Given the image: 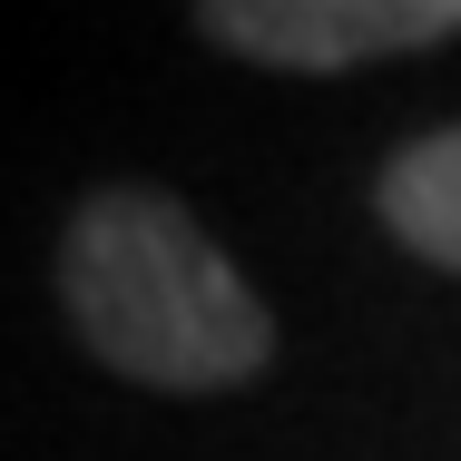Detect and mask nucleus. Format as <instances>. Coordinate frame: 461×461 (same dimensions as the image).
Masks as SVG:
<instances>
[{
    "label": "nucleus",
    "mask_w": 461,
    "mask_h": 461,
    "mask_svg": "<svg viewBox=\"0 0 461 461\" xmlns=\"http://www.w3.org/2000/svg\"><path fill=\"white\" fill-rule=\"evenodd\" d=\"M186 30L246 69L344 79L373 59H422L461 40V0H196Z\"/></svg>",
    "instance_id": "obj_2"
},
{
    "label": "nucleus",
    "mask_w": 461,
    "mask_h": 461,
    "mask_svg": "<svg viewBox=\"0 0 461 461\" xmlns=\"http://www.w3.org/2000/svg\"><path fill=\"white\" fill-rule=\"evenodd\" d=\"M373 216L402 256H422L432 276H461V118L452 128H422L383 158L373 177Z\"/></svg>",
    "instance_id": "obj_3"
},
{
    "label": "nucleus",
    "mask_w": 461,
    "mask_h": 461,
    "mask_svg": "<svg viewBox=\"0 0 461 461\" xmlns=\"http://www.w3.org/2000/svg\"><path fill=\"white\" fill-rule=\"evenodd\" d=\"M59 314L79 354L138 393H246L276 364V314L167 186H89L59 226Z\"/></svg>",
    "instance_id": "obj_1"
}]
</instances>
